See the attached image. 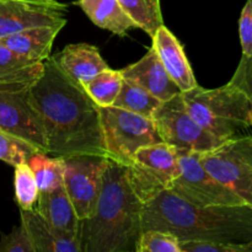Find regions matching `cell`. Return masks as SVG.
<instances>
[{
  "label": "cell",
  "mask_w": 252,
  "mask_h": 252,
  "mask_svg": "<svg viewBox=\"0 0 252 252\" xmlns=\"http://www.w3.org/2000/svg\"><path fill=\"white\" fill-rule=\"evenodd\" d=\"M27 96L42 122L47 155H105L98 105L81 84L62 70L53 56L44 61L43 74Z\"/></svg>",
  "instance_id": "6da1fadb"
},
{
  "label": "cell",
  "mask_w": 252,
  "mask_h": 252,
  "mask_svg": "<svg viewBox=\"0 0 252 252\" xmlns=\"http://www.w3.org/2000/svg\"><path fill=\"white\" fill-rule=\"evenodd\" d=\"M169 231L181 241H206L240 246L252 252V206H196L165 189L143 207L142 231Z\"/></svg>",
  "instance_id": "7a4b0ae2"
},
{
  "label": "cell",
  "mask_w": 252,
  "mask_h": 252,
  "mask_svg": "<svg viewBox=\"0 0 252 252\" xmlns=\"http://www.w3.org/2000/svg\"><path fill=\"white\" fill-rule=\"evenodd\" d=\"M143 207L128 181L127 167L110 160L95 213L80 220L81 252H135Z\"/></svg>",
  "instance_id": "3957f363"
},
{
  "label": "cell",
  "mask_w": 252,
  "mask_h": 252,
  "mask_svg": "<svg viewBox=\"0 0 252 252\" xmlns=\"http://www.w3.org/2000/svg\"><path fill=\"white\" fill-rule=\"evenodd\" d=\"M182 97L192 117L220 139L228 140L252 127V102L233 84L217 89L198 85L182 93Z\"/></svg>",
  "instance_id": "277c9868"
},
{
  "label": "cell",
  "mask_w": 252,
  "mask_h": 252,
  "mask_svg": "<svg viewBox=\"0 0 252 252\" xmlns=\"http://www.w3.org/2000/svg\"><path fill=\"white\" fill-rule=\"evenodd\" d=\"M98 111L105 157L117 164L128 166L138 149L164 143L150 118L116 106H98Z\"/></svg>",
  "instance_id": "5b68a950"
},
{
  "label": "cell",
  "mask_w": 252,
  "mask_h": 252,
  "mask_svg": "<svg viewBox=\"0 0 252 252\" xmlns=\"http://www.w3.org/2000/svg\"><path fill=\"white\" fill-rule=\"evenodd\" d=\"M153 122L162 142L176 148L180 153H207L225 140L204 129L189 112L182 93L162 101L153 115Z\"/></svg>",
  "instance_id": "8992f818"
},
{
  "label": "cell",
  "mask_w": 252,
  "mask_h": 252,
  "mask_svg": "<svg viewBox=\"0 0 252 252\" xmlns=\"http://www.w3.org/2000/svg\"><path fill=\"white\" fill-rule=\"evenodd\" d=\"M201 162L214 179L252 206V135H235L202 153Z\"/></svg>",
  "instance_id": "52a82bcc"
},
{
  "label": "cell",
  "mask_w": 252,
  "mask_h": 252,
  "mask_svg": "<svg viewBox=\"0 0 252 252\" xmlns=\"http://www.w3.org/2000/svg\"><path fill=\"white\" fill-rule=\"evenodd\" d=\"M126 167L133 192L145 204L169 189L179 175V150L166 143L143 147Z\"/></svg>",
  "instance_id": "ba28073f"
},
{
  "label": "cell",
  "mask_w": 252,
  "mask_h": 252,
  "mask_svg": "<svg viewBox=\"0 0 252 252\" xmlns=\"http://www.w3.org/2000/svg\"><path fill=\"white\" fill-rule=\"evenodd\" d=\"M64 187L80 220L93 217L102 187V177L110 159L105 155L79 154L61 158Z\"/></svg>",
  "instance_id": "9c48e42d"
},
{
  "label": "cell",
  "mask_w": 252,
  "mask_h": 252,
  "mask_svg": "<svg viewBox=\"0 0 252 252\" xmlns=\"http://www.w3.org/2000/svg\"><path fill=\"white\" fill-rule=\"evenodd\" d=\"M202 153L179 152L180 172L170 191L196 206L245 204L228 187L221 185L201 162Z\"/></svg>",
  "instance_id": "30bf717a"
},
{
  "label": "cell",
  "mask_w": 252,
  "mask_h": 252,
  "mask_svg": "<svg viewBox=\"0 0 252 252\" xmlns=\"http://www.w3.org/2000/svg\"><path fill=\"white\" fill-rule=\"evenodd\" d=\"M27 93L29 89L16 93H0V129L46 153V134Z\"/></svg>",
  "instance_id": "8fae6325"
},
{
  "label": "cell",
  "mask_w": 252,
  "mask_h": 252,
  "mask_svg": "<svg viewBox=\"0 0 252 252\" xmlns=\"http://www.w3.org/2000/svg\"><path fill=\"white\" fill-rule=\"evenodd\" d=\"M68 5L47 6L0 0V39L34 26H65Z\"/></svg>",
  "instance_id": "7c38bea8"
},
{
  "label": "cell",
  "mask_w": 252,
  "mask_h": 252,
  "mask_svg": "<svg viewBox=\"0 0 252 252\" xmlns=\"http://www.w3.org/2000/svg\"><path fill=\"white\" fill-rule=\"evenodd\" d=\"M120 71L123 79L145 89L161 102L170 100L175 95L181 93L179 86L162 65L157 51L153 47L139 61L126 66Z\"/></svg>",
  "instance_id": "4fadbf2b"
},
{
  "label": "cell",
  "mask_w": 252,
  "mask_h": 252,
  "mask_svg": "<svg viewBox=\"0 0 252 252\" xmlns=\"http://www.w3.org/2000/svg\"><path fill=\"white\" fill-rule=\"evenodd\" d=\"M152 39V47L157 51L162 65L179 86L181 93L198 86L191 64L185 53L184 46L165 25L158 29Z\"/></svg>",
  "instance_id": "5bb4252c"
},
{
  "label": "cell",
  "mask_w": 252,
  "mask_h": 252,
  "mask_svg": "<svg viewBox=\"0 0 252 252\" xmlns=\"http://www.w3.org/2000/svg\"><path fill=\"white\" fill-rule=\"evenodd\" d=\"M34 209L62 235L80 239V219L64 185L49 191H39Z\"/></svg>",
  "instance_id": "9a60e30c"
},
{
  "label": "cell",
  "mask_w": 252,
  "mask_h": 252,
  "mask_svg": "<svg viewBox=\"0 0 252 252\" xmlns=\"http://www.w3.org/2000/svg\"><path fill=\"white\" fill-rule=\"evenodd\" d=\"M53 58L64 73L83 86L98 73L110 68L97 47L89 43L66 44Z\"/></svg>",
  "instance_id": "2e32d148"
},
{
  "label": "cell",
  "mask_w": 252,
  "mask_h": 252,
  "mask_svg": "<svg viewBox=\"0 0 252 252\" xmlns=\"http://www.w3.org/2000/svg\"><path fill=\"white\" fill-rule=\"evenodd\" d=\"M43 70L44 61H30L0 44V93L27 90L41 78Z\"/></svg>",
  "instance_id": "e0dca14e"
},
{
  "label": "cell",
  "mask_w": 252,
  "mask_h": 252,
  "mask_svg": "<svg viewBox=\"0 0 252 252\" xmlns=\"http://www.w3.org/2000/svg\"><path fill=\"white\" fill-rule=\"evenodd\" d=\"M20 217L36 252H81L80 239L62 235L36 209H20Z\"/></svg>",
  "instance_id": "ac0fdd59"
},
{
  "label": "cell",
  "mask_w": 252,
  "mask_h": 252,
  "mask_svg": "<svg viewBox=\"0 0 252 252\" xmlns=\"http://www.w3.org/2000/svg\"><path fill=\"white\" fill-rule=\"evenodd\" d=\"M64 26H34L0 39V44L24 58L43 62L51 56L53 42Z\"/></svg>",
  "instance_id": "d6986e66"
},
{
  "label": "cell",
  "mask_w": 252,
  "mask_h": 252,
  "mask_svg": "<svg viewBox=\"0 0 252 252\" xmlns=\"http://www.w3.org/2000/svg\"><path fill=\"white\" fill-rule=\"evenodd\" d=\"M73 4L80 7L96 26L117 36H126L129 30L137 29L118 0H76Z\"/></svg>",
  "instance_id": "ffe728a7"
},
{
  "label": "cell",
  "mask_w": 252,
  "mask_h": 252,
  "mask_svg": "<svg viewBox=\"0 0 252 252\" xmlns=\"http://www.w3.org/2000/svg\"><path fill=\"white\" fill-rule=\"evenodd\" d=\"M161 101L148 93L145 89L140 88L137 84L123 79L122 86L118 96L116 97L112 106L123 108L129 112L137 113L152 120L155 110L160 106Z\"/></svg>",
  "instance_id": "44dd1931"
},
{
  "label": "cell",
  "mask_w": 252,
  "mask_h": 252,
  "mask_svg": "<svg viewBox=\"0 0 252 252\" xmlns=\"http://www.w3.org/2000/svg\"><path fill=\"white\" fill-rule=\"evenodd\" d=\"M39 191H49L64 185V167L61 158H53L38 150L29 160Z\"/></svg>",
  "instance_id": "7402d4cb"
},
{
  "label": "cell",
  "mask_w": 252,
  "mask_h": 252,
  "mask_svg": "<svg viewBox=\"0 0 252 252\" xmlns=\"http://www.w3.org/2000/svg\"><path fill=\"white\" fill-rule=\"evenodd\" d=\"M137 29H142L150 37L164 25L160 0H118Z\"/></svg>",
  "instance_id": "603a6c76"
},
{
  "label": "cell",
  "mask_w": 252,
  "mask_h": 252,
  "mask_svg": "<svg viewBox=\"0 0 252 252\" xmlns=\"http://www.w3.org/2000/svg\"><path fill=\"white\" fill-rule=\"evenodd\" d=\"M122 83L123 76L121 71L108 68L88 81L84 89L98 106L106 107L113 105L120 94Z\"/></svg>",
  "instance_id": "cb8c5ba5"
},
{
  "label": "cell",
  "mask_w": 252,
  "mask_h": 252,
  "mask_svg": "<svg viewBox=\"0 0 252 252\" xmlns=\"http://www.w3.org/2000/svg\"><path fill=\"white\" fill-rule=\"evenodd\" d=\"M15 199L19 204L20 209H34L38 199L39 189L37 187L32 170L29 164H21L15 166L14 175Z\"/></svg>",
  "instance_id": "d4e9b609"
},
{
  "label": "cell",
  "mask_w": 252,
  "mask_h": 252,
  "mask_svg": "<svg viewBox=\"0 0 252 252\" xmlns=\"http://www.w3.org/2000/svg\"><path fill=\"white\" fill-rule=\"evenodd\" d=\"M38 152L36 147L24 139L0 129V160L11 166L27 164L30 158Z\"/></svg>",
  "instance_id": "484cf974"
},
{
  "label": "cell",
  "mask_w": 252,
  "mask_h": 252,
  "mask_svg": "<svg viewBox=\"0 0 252 252\" xmlns=\"http://www.w3.org/2000/svg\"><path fill=\"white\" fill-rule=\"evenodd\" d=\"M135 252H181L180 240L174 234L159 229L142 231Z\"/></svg>",
  "instance_id": "4316f807"
},
{
  "label": "cell",
  "mask_w": 252,
  "mask_h": 252,
  "mask_svg": "<svg viewBox=\"0 0 252 252\" xmlns=\"http://www.w3.org/2000/svg\"><path fill=\"white\" fill-rule=\"evenodd\" d=\"M0 252H36L24 224L21 223L12 229L10 234H2L0 239Z\"/></svg>",
  "instance_id": "83f0119b"
},
{
  "label": "cell",
  "mask_w": 252,
  "mask_h": 252,
  "mask_svg": "<svg viewBox=\"0 0 252 252\" xmlns=\"http://www.w3.org/2000/svg\"><path fill=\"white\" fill-rule=\"evenodd\" d=\"M229 83L243 91L252 102V58L241 56L236 70L234 71Z\"/></svg>",
  "instance_id": "f1b7e54d"
},
{
  "label": "cell",
  "mask_w": 252,
  "mask_h": 252,
  "mask_svg": "<svg viewBox=\"0 0 252 252\" xmlns=\"http://www.w3.org/2000/svg\"><path fill=\"white\" fill-rule=\"evenodd\" d=\"M239 36L243 56L252 58V0H246L241 10L239 19Z\"/></svg>",
  "instance_id": "f546056e"
},
{
  "label": "cell",
  "mask_w": 252,
  "mask_h": 252,
  "mask_svg": "<svg viewBox=\"0 0 252 252\" xmlns=\"http://www.w3.org/2000/svg\"><path fill=\"white\" fill-rule=\"evenodd\" d=\"M17 1L29 2V4L34 5H47V6H62V2L59 0H17Z\"/></svg>",
  "instance_id": "4dcf8cb0"
}]
</instances>
